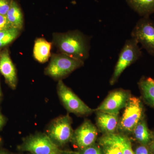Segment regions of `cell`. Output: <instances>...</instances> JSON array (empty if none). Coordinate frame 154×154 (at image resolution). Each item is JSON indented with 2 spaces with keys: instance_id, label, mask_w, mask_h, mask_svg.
Returning a JSON list of instances; mask_svg holds the SVG:
<instances>
[{
  "instance_id": "cell-13",
  "label": "cell",
  "mask_w": 154,
  "mask_h": 154,
  "mask_svg": "<svg viewBox=\"0 0 154 154\" xmlns=\"http://www.w3.org/2000/svg\"><path fill=\"white\" fill-rule=\"evenodd\" d=\"M52 42H49L45 38H38L34 42L33 55L34 59L40 63H45L51 57Z\"/></svg>"
},
{
  "instance_id": "cell-27",
  "label": "cell",
  "mask_w": 154,
  "mask_h": 154,
  "mask_svg": "<svg viewBox=\"0 0 154 154\" xmlns=\"http://www.w3.org/2000/svg\"><path fill=\"white\" fill-rule=\"evenodd\" d=\"M62 154H76L75 152H63Z\"/></svg>"
},
{
  "instance_id": "cell-11",
  "label": "cell",
  "mask_w": 154,
  "mask_h": 154,
  "mask_svg": "<svg viewBox=\"0 0 154 154\" xmlns=\"http://www.w3.org/2000/svg\"><path fill=\"white\" fill-rule=\"evenodd\" d=\"M0 72L10 88L16 89L18 83L17 70L6 48L0 51Z\"/></svg>"
},
{
  "instance_id": "cell-23",
  "label": "cell",
  "mask_w": 154,
  "mask_h": 154,
  "mask_svg": "<svg viewBox=\"0 0 154 154\" xmlns=\"http://www.w3.org/2000/svg\"><path fill=\"white\" fill-rule=\"evenodd\" d=\"M12 28L9 24L6 16L0 14V31Z\"/></svg>"
},
{
  "instance_id": "cell-19",
  "label": "cell",
  "mask_w": 154,
  "mask_h": 154,
  "mask_svg": "<svg viewBox=\"0 0 154 154\" xmlns=\"http://www.w3.org/2000/svg\"><path fill=\"white\" fill-rule=\"evenodd\" d=\"M20 32L21 30L13 28L0 31V51L17 39Z\"/></svg>"
},
{
  "instance_id": "cell-7",
  "label": "cell",
  "mask_w": 154,
  "mask_h": 154,
  "mask_svg": "<svg viewBox=\"0 0 154 154\" xmlns=\"http://www.w3.org/2000/svg\"><path fill=\"white\" fill-rule=\"evenodd\" d=\"M72 123L69 114L57 117L50 124L47 134L58 146L64 145L72 140L74 132Z\"/></svg>"
},
{
  "instance_id": "cell-5",
  "label": "cell",
  "mask_w": 154,
  "mask_h": 154,
  "mask_svg": "<svg viewBox=\"0 0 154 154\" xmlns=\"http://www.w3.org/2000/svg\"><path fill=\"white\" fill-rule=\"evenodd\" d=\"M57 92L59 98L64 107L70 113L79 116L89 115L95 111L73 92L63 83L62 80H58Z\"/></svg>"
},
{
  "instance_id": "cell-22",
  "label": "cell",
  "mask_w": 154,
  "mask_h": 154,
  "mask_svg": "<svg viewBox=\"0 0 154 154\" xmlns=\"http://www.w3.org/2000/svg\"><path fill=\"white\" fill-rule=\"evenodd\" d=\"M11 0H0V14L6 16L11 6Z\"/></svg>"
},
{
  "instance_id": "cell-1",
  "label": "cell",
  "mask_w": 154,
  "mask_h": 154,
  "mask_svg": "<svg viewBox=\"0 0 154 154\" xmlns=\"http://www.w3.org/2000/svg\"><path fill=\"white\" fill-rule=\"evenodd\" d=\"M90 37L79 30L53 34L52 44L60 53L84 61L89 56Z\"/></svg>"
},
{
  "instance_id": "cell-12",
  "label": "cell",
  "mask_w": 154,
  "mask_h": 154,
  "mask_svg": "<svg viewBox=\"0 0 154 154\" xmlns=\"http://www.w3.org/2000/svg\"><path fill=\"white\" fill-rule=\"evenodd\" d=\"M118 115L96 111V122L99 129L105 134L114 133L119 123Z\"/></svg>"
},
{
  "instance_id": "cell-24",
  "label": "cell",
  "mask_w": 154,
  "mask_h": 154,
  "mask_svg": "<svg viewBox=\"0 0 154 154\" xmlns=\"http://www.w3.org/2000/svg\"><path fill=\"white\" fill-rule=\"evenodd\" d=\"M134 154H151L147 146L141 144L136 148Z\"/></svg>"
},
{
  "instance_id": "cell-6",
  "label": "cell",
  "mask_w": 154,
  "mask_h": 154,
  "mask_svg": "<svg viewBox=\"0 0 154 154\" xmlns=\"http://www.w3.org/2000/svg\"><path fill=\"white\" fill-rule=\"evenodd\" d=\"M143 116V105L140 99L131 96L119 120L118 128L122 132H132Z\"/></svg>"
},
{
  "instance_id": "cell-21",
  "label": "cell",
  "mask_w": 154,
  "mask_h": 154,
  "mask_svg": "<svg viewBox=\"0 0 154 154\" xmlns=\"http://www.w3.org/2000/svg\"><path fill=\"white\" fill-rule=\"evenodd\" d=\"M75 153L76 154H104L99 147L94 145V144L82 150H80L79 152H75Z\"/></svg>"
},
{
  "instance_id": "cell-14",
  "label": "cell",
  "mask_w": 154,
  "mask_h": 154,
  "mask_svg": "<svg viewBox=\"0 0 154 154\" xmlns=\"http://www.w3.org/2000/svg\"><path fill=\"white\" fill-rule=\"evenodd\" d=\"M6 17L12 28L22 30L24 25L23 13L18 4L14 0H11V6Z\"/></svg>"
},
{
  "instance_id": "cell-3",
  "label": "cell",
  "mask_w": 154,
  "mask_h": 154,
  "mask_svg": "<svg viewBox=\"0 0 154 154\" xmlns=\"http://www.w3.org/2000/svg\"><path fill=\"white\" fill-rule=\"evenodd\" d=\"M142 55V51L136 41L131 38L127 39L119 55L118 60L110 80V85H114L125 70L136 62Z\"/></svg>"
},
{
  "instance_id": "cell-26",
  "label": "cell",
  "mask_w": 154,
  "mask_h": 154,
  "mask_svg": "<svg viewBox=\"0 0 154 154\" xmlns=\"http://www.w3.org/2000/svg\"><path fill=\"white\" fill-rule=\"evenodd\" d=\"M151 149L152 151L154 154V133H152V140L151 141Z\"/></svg>"
},
{
  "instance_id": "cell-9",
  "label": "cell",
  "mask_w": 154,
  "mask_h": 154,
  "mask_svg": "<svg viewBox=\"0 0 154 154\" xmlns=\"http://www.w3.org/2000/svg\"><path fill=\"white\" fill-rule=\"evenodd\" d=\"M131 96L129 91L122 89L114 90L109 93L95 111L118 115L119 111L126 106Z\"/></svg>"
},
{
  "instance_id": "cell-20",
  "label": "cell",
  "mask_w": 154,
  "mask_h": 154,
  "mask_svg": "<svg viewBox=\"0 0 154 154\" xmlns=\"http://www.w3.org/2000/svg\"><path fill=\"white\" fill-rule=\"evenodd\" d=\"M110 137L120 146L123 154H134L130 140L126 136L116 134H109Z\"/></svg>"
},
{
  "instance_id": "cell-28",
  "label": "cell",
  "mask_w": 154,
  "mask_h": 154,
  "mask_svg": "<svg viewBox=\"0 0 154 154\" xmlns=\"http://www.w3.org/2000/svg\"><path fill=\"white\" fill-rule=\"evenodd\" d=\"M0 154H8L7 152L4 151L3 150H0Z\"/></svg>"
},
{
  "instance_id": "cell-31",
  "label": "cell",
  "mask_w": 154,
  "mask_h": 154,
  "mask_svg": "<svg viewBox=\"0 0 154 154\" xmlns=\"http://www.w3.org/2000/svg\"></svg>"
},
{
  "instance_id": "cell-4",
  "label": "cell",
  "mask_w": 154,
  "mask_h": 154,
  "mask_svg": "<svg viewBox=\"0 0 154 154\" xmlns=\"http://www.w3.org/2000/svg\"><path fill=\"white\" fill-rule=\"evenodd\" d=\"M18 149L32 154H62L63 152L47 134L41 133L25 138Z\"/></svg>"
},
{
  "instance_id": "cell-10",
  "label": "cell",
  "mask_w": 154,
  "mask_h": 154,
  "mask_svg": "<svg viewBox=\"0 0 154 154\" xmlns=\"http://www.w3.org/2000/svg\"><path fill=\"white\" fill-rule=\"evenodd\" d=\"M97 129L90 120L86 119L74 131L72 140L80 150L94 144L97 138Z\"/></svg>"
},
{
  "instance_id": "cell-16",
  "label": "cell",
  "mask_w": 154,
  "mask_h": 154,
  "mask_svg": "<svg viewBox=\"0 0 154 154\" xmlns=\"http://www.w3.org/2000/svg\"><path fill=\"white\" fill-rule=\"evenodd\" d=\"M128 6L142 17L154 14V0H126Z\"/></svg>"
},
{
  "instance_id": "cell-2",
  "label": "cell",
  "mask_w": 154,
  "mask_h": 154,
  "mask_svg": "<svg viewBox=\"0 0 154 154\" xmlns=\"http://www.w3.org/2000/svg\"><path fill=\"white\" fill-rule=\"evenodd\" d=\"M84 61L76 59L63 54H51L44 73L54 79L62 80L73 72L84 66Z\"/></svg>"
},
{
  "instance_id": "cell-18",
  "label": "cell",
  "mask_w": 154,
  "mask_h": 154,
  "mask_svg": "<svg viewBox=\"0 0 154 154\" xmlns=\"http://www.w3.org/2000/svg\"><path fill=\"white\" fill-rule=\"evenodd\" d=\"M104 154H123L120 146L110 137L105 134L100 140Z\"/></svg>"
},
{
  "instance_id": "cell-17",
  "label": "cell",
  "mask_w": 154,
  "mask_h": 154,
  "mask_svg": "<svg viewBox=\"0 0 154 154\" xmlns=\"http://www.w3.org/2000/svg\"><path fill=\"white\" fill-rule=\"evenodd\" d=\"M132 132L135 139L141 144L147 146L151 142L152 133L149 130L144 117L136 125Z\"/></svg>"
},
{
  "instance_id": "cell-8",
  "label": "cell",
  "mask_w": 154,
  "mask_h": 154,
  "mask_svg": "<svg viewBox=\"0 0 154 154\" xmlns=\"http://www.w3.org/2000/svg\"><path fill=\"white\" fill-rule=\"evenodd\" d=\"M131 37L154 57V23L149 17H142L138 21L131 32Z\"/></svg>"
},
{
  "instance_id": "cell-29",
  "label": "cell",
  "mask_w": 154,
  "mask_h": 154,
  "mask_svg": "<svg viewBox=\"0 0 154 154\" xmlns=\"http://www.w3.org/2000/svg\"><path fill=\"white\" fill-rule=\"evenodd\" d=\"M2 96V91L1 90V85H0V97Z\"/></svg>"
},
{
  "instance_id": "cell-25",
  "label": "cell",
  "mask_w": 154,
  "mask_h": 154,
  "mask_svg": "<svg viewBox=\"0 0 154 154\" xmlns=\"http://www.w3.org/2000/svg\"><path fill=\"white\" fill-rule=\"evenodd\" d=\"M5 119L2 114L0 112V130L2 129L5 123Z\"/></svg>"
},
{
  "instance_id": "cell-15",
  "label": "cell",
  "mask_w": 154,
  "mask_h": 154,
  "mask_svg": "<svg viewBox=\"0 0 154 154\" xmlns=\"http://www.w3.org/2000/svg\"><path fill=\"white\" fill-rule=\"evenodd\" d=\"M144 102L154 108V80L150 77H143L138 83Z\"/></svg>"
},
{
  "instance_id": "cell-30",
  "label": "cell",
  "mask_w": 154,
  "mask_h": 154,
  "mask_svg": "<svg viewBox=\"0 0 154 154\" xmlns=\"http://www.w3.org/2000/svg\"><path fill=\"white\" fill-rule=\"evenodd\" d=\"M1 138H0V143H1Z\"/></svg>"
}]
</instances>
